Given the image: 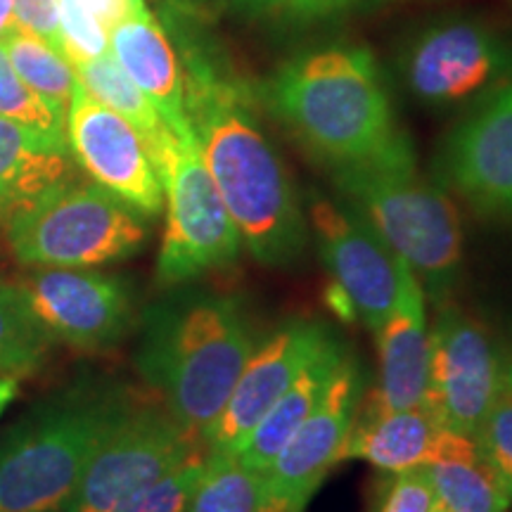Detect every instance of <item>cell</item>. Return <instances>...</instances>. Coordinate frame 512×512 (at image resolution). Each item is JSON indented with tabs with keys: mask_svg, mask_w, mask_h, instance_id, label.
Listing matches in <instances>:
<instances>
[{
	"mask_svg": "<svg viewBox=\"0 0 512 512\" xmlns=\"http://www.w3.org/2000/svg\"><path fill=\"white\" fill-rule=\"evenodd\" d=\"M185 110L200 155L259 264L283 268L306 249L309 223L297 188L266 138L249 83L228 60L183 38Z\"/></svg>",
	"mask_w": 512,
	"mask_h": 512,
	"instance_id": "cell-1",
	"label": "cell"
},
{
	"mask_svg": "<svg viewBox=\"0 0 512 512\" xmlns=\"http://www.w3.org/2000/svg\"><path fill=\"white\" fill-rule=\"evenodd\" d=\"M261 95L273 117L330 169L375 155L401 131L373 50L361 43L290 57Z\"/></svg>",
	"mask_w": 512,
	"mask_h": 512,
	"instance_id": "cell-2",
	"label": "cell"
},
{
	"mask_svg": "<svg viewBox=\"0 0 512 512\" xmlns=\"http://www.w3.org/2000/svg\"><path fill=\"white\" fill-rule=\"evenodd\" d=\"M254 351L235 299L192 294L147 313L138 370L195 439L214 425Z\"/></svg>",
	"mask_w": 512,
	"mask_h": 512,
	"instance_id": "cell-3",
	"label": "cell"
},
{
	"mask_svg": "<svg viewBox=\"0 0 512 512\" xmlns=\"http://www.w3.org/2000/svg\"><path fill=\"white\" fill-rule=\"evenodd\" d=\"M332 181L349 207L420 275L427 297L437 306L444 302L463 261V226L451 197L420 176L406 131L361 162L335 166Z\"/></svg>",
	"mask_w": 512,
	"mask_h": 512,
	"instance_id": "cell-4",
	"label": "cell"
},
{
	"mask_svg": "<svg viewBox=\"0 0 512 512\" xmlns=\"http://www.w3.org/2000/svg\"><path fill=\"white\" fill-rule=\"evenodd\" d=\"M126 408L74 392L19 422L0 444V512H62Z\"/></svg>",
	"mask_w": 512,
	"mask_h": 512,
	"instance_id": "cell-5",
	"label": "cell"
},
{
	"mask_svg": "<svg viewBox=\"0 0 512 512\" xmlns=\"http://www.w3.org/2000/svg\"><path fill=\"white\" fill-rule=\"evenodd\" d=\"M147 228L98 183H67L43 192L8 221L12 254L29 266L91 268L128 259L145 245Z\"/></svg>",
	"mask_w": 512,
	"mask_h": 512,
	"instance_id": "cell-6",
	"label": "cell"
},
{
	"mask_svg": "<svg viewBox=\"0 0 512 512\" xmlns=\"http://www.w3.org/2000/svg\"><path fill=\"white\" fill-rule=\"evenodd\" d=\"M152 162L166 202V230L157 259L159 283L181 285L233 264L242 247L240 230L204 166L195 136L171 133Z\"/></svg>",
	"mask_w": 512,
	"mask_h": 512,
	"instance_id": "cell-7",
	"label": "cell"
},
{
	"mask_svg": "<svg viewBox=\"0 0 512 512\" xmlns=\"http://www.w3.org/2000/svg\"><path fill=\"white\" fill-rule=\"evenodd\" d=\"M401 76L425 105L482 98L512 81V43L479 19H441L408 41Z\"/></svg>",
	"mask_w": 512,
	"mask_h": 512,
	"instance_id": "cell-8",
	"label": "cell"
},
{
	"mask_svg": "<svg viewBox=\"0 0 512 512\" xmlns=\"http://www.w3.org/2000/svg\"><path fill=\"white\" fill-rule=\"evenodd\" d=\"M200 451L197 439L157 408H126L107 432L62 512H117L128 498Z\"/></svg>",
	"mask_w": 512,
	"mask_h": 512,
	"instance_id": "cell-9",
	"label": "cell"
},
{
	"mask_svg": "<svg viewBox=\"0 0 512 512\" xmlns=\"http://www.w3.org/2000/svg\"><path fill=\"white\" fill-rule=\"evenodd\" d=\"M501 387V363L482 325L439 304L430 330V375L422 408L439 430L477 437Z\"/></svg>",
	"mask_w": 512,
	"mask_h": 512,
	"instance_id": "cell-10",
	"label": "cell"
},
{
	"mask_svg": "<svg viewBox=\"0 0 512 512\" xmlns=\"http://www.w3.org/2000/svg\"><path fill=\"white\" fill-rule=\"evenodd\" d=\"M363 375L347 356L332 377L328 392L292 439L280 448L273 463L259 472L261 512H304L306 505L337 463L354 430Z\"/></svg>",
	"mask_w": 512,
	"mask_h": 512,
	"instance_id": "cell-11",
	"label": "cell"
},
{
	"mask_svg": "<svg viewBox=\"0 0 512 512\" xmlns=\"http://www.w3.org/2000/svg\"><path fill=\"white\" fill-rule=\"evenodd\" d=\"M309 221L330 283L347 292L358 323L377 332L399 294L401 256L358 211L325 197H313Z\"/></svg>",
	"mask_w": 512,
	"mask_h": 512,
	"instance_id": "cell-12",
	"label": "cell"
},
{
	"mask_svg": "<svg viewBox=\"0 0 512 512\" xmlns=\"http://www.w3.org/2000/svg\"><path fill=\"white\" fill-rule=\"evenodd\" d=\"M67 143L81 169L140 216L164 209V188L136 126L76 83L67 110Z\"/></svg>",
	"mask_w": 512,
	"mask_h": 512,
	"instance_id": "cell-13",
	"label": "cell"
},
{
	"mask_svg": "<svg viewBox=\"0 0 512 512\" xmlns=\"http://www.w3.org/2000/svg\"><path fill=\"white\" fill-rule=\"evenodd\" d=\"M439 174L477 214L512 219V81L484 93L448 133Z\"/></svg>",
	"mask_w": 512,
	"mask_h": 512,
	"instance_id": "cell-14",
	"label": "cell"
},
{
	"mask_svg": "<svg viewBox=\"0 0 512 512\" xmlns=\"http://www.w3.org/2000/svg\"><path fill=\"white\" fill-rule=\"evenodd\" d=\"M50 339L98 351L117 344L131 325V299L112 275L41 266L17 285Z\"/></svg>",
	"mask_w": 512,
	"mask_h": 512,
	"instance_id": "cell-15",
	"label": "cell"
},
{
	"mask_svg": "<svg viewBox=\"0 0 512 512\" xmlns=\"http://www.w3.org/2000/svg\"><path fill=\"white\" fill-rule=\"evenodd\" d=\"M332 339L335 337L323 325L299 320L273 332L261 347H254L221 415L204 432L202 441L209 446V453L235 456L268 408Z\"/></svg>",
	"mask_w": 512,
	"mask_h": 512,
	"instance_id": "cell-16",
	"label": "cell"
},
{
	"mask_svg": "<svg viewBox=\"0 0 512 512\" xmlns=\"http://www.w3.org/2000/svg\"><path fill=\"white\" fill-rule=\"evenodd\" d=\"M375 335L380 351L375 406L384 411L420 408L430 375V328H427L425 290L418 275L403 259L394 309Z\"/></svg>",
	"mask_w": 512,
	"mask_h": 512,
	"instance_id": "cell-17",
	"label": "cell"
},
{
	"mask_svg": "<svg viewBox=\"0 0 512 512\" xmlns=\"http://www.w3.org/2000/svg\"><path fill=\"white\" fill-rule=\"evenodd\" d=\"M110 55L176 136H190L181 57L147 5H138L110 29Z\"/></svg>",
	"mask_w": 512,
	"mask_h": 512,
	"instance_id": "cell-18",
	"label": "cell"
},
{
	"mask_svg": "<svg viewBox=\"0 0 512 512\" xmlns=\"http://www.w3.org/2000/svg\"><path fill=\"white\" fill-rule=\"evenodd\" d=\"M422 470L437 503L448 512H508L512 503L501 475L477 439L467 434L439 430Z\"/></svg>",
	"mask_w": 512,
	"mask_h": 512,
	"instance_id": "cell-19",
	"label": "cell"
},
{
	"mask_svg": "<svg viewBox=\"0 0 512 512\" xmlns=\"http://www.w3.org/2000/svg\"><path fill=\"white\" fill-rule=\"evenodd\" d=\"M72 178L67 140L0 117V223Z\"/></svg>",
	"mask_w": 512,
	"mask_h": 512,
	"instance_id": "cell-20",
	"label": "cell"
},
{
	"mask_svg": "<svg viewBox=\"0 0 512 512\" xmlns=\"http://www.w3.org/2000/svg\"><path fill=\"white\" fill-rule=\"evenodd\" d=\"M347 349L332 339L320 354L297 375L285 394L268 408V413L259 420V425L249 432L245 444L235 458L240 460L247 470L264 472L273 458L278 456L280 448L292 439V434L304 425V420L316 411V406L328 392L332 377L347 358Z\"/></svg>",
	"mask_w": 512,
	"mask_h": 512,
	"instance_id": "cell-21",
	"label": "cell"
},
{
	"mask_svg": "<svg viewBox=\"0 0 512 512\" xmlns=\"http://www.w3.org/2000/svg\"><path fill=\"white\" fill-rule=\"evenodd\" d=\"M439 427L425 408L406 411H373L347 437L342 460H366L377 470L399 472L418 470L430 458Z\"/></svg>",
	"mask_w": 512,
	"mask_h": 512,
	"instance_id": "cell-22",
	"label": "cell"
},
{
	"mask_svg": "<svg viewBox=\"0 0 512 512\" xmlns=\"http://www.w3.org/2000/svg\"><path fill=\"white\" fill-rule=\"evenodd\" d=\"M72 67L83 91L136 126V131L145 140L150 157L174 133L159 117L155 105L145 98V93L140 91L136 83L128 79L124 69L119 67L110 53L93 57V60H81Z\"/></svg>",
	"mask_w": 512,
	"mask_h": 512,
	"instance_id": "cell-23",
	"label": "cell"
},
{
	"mask_svg": "<svg viewBox=\"0 0 512 512\" xmlns=\"http://www.w3.org/2000/svg\"><path fill=\"white\" fill-rule=\"evenodd\" d=\"M0 43H3L19 79L67 117L69 102H72L74 88L79 83L67 55L19 24H15Z\"/></svg>",
	"mask_w": 512,
	"mask_h": 512,
	"instance_id": "cell-24",
	"label": "cell"
},
{
	"mask_svg": "<svg viewBox=\"0 0 512 512\" xmlns=\"http://www.w3.org/2000/svg\"><path fill=\"white\" fill-rule=\"evenodd\" d=\"M50 342L22 290L0 283V375L10 380L31 375L46 361Z\"/></svg>",
	"mask_w": 512,
	"mask_h": 512,
	"instance_id": "cell-25",
	"label": "cell"
},
{
	"mask_svg": "<svg viewBox=\"0 0 512 512\" xmlns=\"http://www.w3.org/2000/svg\"><path fill=\"white\" fill-rule=\"evenodd\" d=\"M185 512H261L259 472L235 456L207 453V470Z\"/></svg>",
	"mask_w": 512,
	"mask_h": 512,
	"instance_id": "cell-26",
	"label": "cell"
},
{
	"mask_svg": "<svg viewBox=\"0 0 512 512\" xmlns=\"http://www.w3.org/2000/svg\"><path fill=\"white\" fill-rule=\"evenodd\" d=\"M0 117L67 140V117L19 79L3 43H0Z\"/></svg>",
	"mask_w": 512,
	"mask_h": 512,
	"instance_id": "cell-27",
	"label": "cell"
},
{
	"mask_svg": "<svg viewBox=\"0 0 512 512\" xmlns=\"http://www.w3.org/2000/svg\"><path fill=\"white\" fill-rule=\"evenodd\" d=\"M207 470V453L195 451L174 470L138 489L117 512H185Z\"/></svg>",
	"mask_w": 512,
	"mask_h": 512,
	"instance_id": "cell-28",
	"label": "cell"
},
{
	"mask_svg": "<svg viewBox=\"0 0 512 512\" xmlns=\"http://www.w3.org/2000/svg\"><path fill=\"white\" fill-rule=\"evenodd\" d=\"M228 3L252 19L311 24L373 8L382 0H228Z\"/></svg>",
	"mask_w": 512,
	"mask_h": 512,
	"instance_id": "cell-29",
	"label": "cell"
},
{
	"mask_svg": "<svg viewBox=\"0 0 512 512\" xmlns=\"http://www.w3.org/2000/svg\"><path fill=\"white\" fill-rule=\"evenodd\" d=\"M60 31L62 53L72 64L110 53V31L76 0H60Z\"/></svg>",
	"mask_w": 512,
	"mask_h": 512,
	"instance_id": "cell-30",
	"label": "cell"
},
{
	"mask_svg": "<svg viewBox=\"0 0 512 512\" xmlns=\"http://www.w3.org/2000/svg\"><path fill=\"white\" fill-rule=\"evenodd\" d=\"M477 444L512 496V387L503 382L494 406L477 432Z\"/></svg>",
	"mask_w": 512,
	"mask_h": 512,
	"instance_id": "cell-31",
	"label": "cell"
},
{
	"mask_svg": "<svg viewBox=\"0 0 512 512\" xmlns=\"http://www.w3.org/2000/svg\"><path fill=\"white\" fill-rule=\"evenodd\" d=\"M434 503L437 498H434L430 479L425 470L418 467V470L399 472L392 479L377 512H430Z\"/></svg>",
	"mask_w": 512,
	"mask_h": 512,
	"instance_id": "cell-32",
	"label": "cell"
},
{
	"mask_svg": "<svg viewBox=\"0 0 512 512\" xmlns=\"http://www.w3.org/2000/svg\"><path fill=\"white\" fill-rule=\"evenodd\" d=\"M15 24L62 50L60 0H12Z\"/></svg>",
	"mask_w": 512,
	"mask_h": 512,
	"instance_id": "cell-33",
	"label": "cell"
},
{
	"mask_svg": "<svg viewBox=\"0 0 512 512\" xmlns=\"http://www.w3.org/2000/svg\"><path fill=\"white\" fill-rule=\"evenodd\" d=\"M325 302H328V309L335 313L339 320H344V323H358V313L354 309V304H351L347 292L339 290L337 285H328V290H325Z\"/></svg>",
	"mask_w": 512,
	"mask_h": 512,
	"instance_id": "cell-34",
	"label": "cell"
},
{
	"mask_svg": "<svg viewBox=\"0 0 512 512\" xmlns=\"http://www.w3.org/2000/svg\"><path fill=\"white\" fill-rule=\"evenodd\" d=\"M15 27V10H12V0H0V41L8 31Z\"/></svg>",
	"mask_w": 512,
	"mask_h": 512,
	"instance_id": "cell-35",
	"label": "cell"
},
{
	"mask_svg": "<svg viewBox=\"0 0 512 512\" xmlns=\"http://www.w3.org/2000/svg\"><path fill=\"white\" fill-rule=\"evenodd\" d=\"M15 396H17V382L10 380V377L0 380V415L8 411V406L15 401Z\"/></svg>",
	"mask_w": 512,
	"mask_h": 512,
	"instance_id": "cell-36",
	"label": "cell"
},
{
	"mask_svg": "<svg viewBox=\"0 0 512 512\" xmlns=\"http://www.w3.org/2000/svg\"><path fill=\"white\" fill-rule=\"evenodd\" d=\"M181 3L188 5V8H211V5H216L219 0H181Z\"/></svg>",
	"mask_w": 512,
	"mask_h": 512,
	"instance_id": "cell-37",
	"label": "cell"
},
{
	"mask_svg": "<svg viewBox=\"0 0 512 512\" xmlns=\"http://www.w3.org/2000/svg\"><path fill=\"white\" fill-rule=\"evenodd\" d=\"M503 382H505V384H510V387H512V366L503 373Z\"/></svg>",
	"mask_w": 512,
	"mask_h": 512,
	"instance_id": "cell-38",
	"label": "cell"
},
{
	"mask_svg": "<svg viewBox=\"0 0 512 512\" xmlns=\"http://www.w3.org/2000/svg\"><path fill=\"white\" fill-rule=\"evenodd\" d=\"M430 512H448V510H446V508H441V505H439V503H434V508H432Z\"/></svg>",
	"mask_w": 512,
	"mask_h": 512,
	"instance_id": "cell-39",
	"label": "cell"
},
{
	"mask_svg": "<svg viewBox=\"0 0 512 512\" xmlns=\"http://www.w3.org/2000/svg\"><path fill=\"white\" fill-rule=\"evenodd\" d=\"M510 5H512V0H510Z\"/></svg>",
	"mask_w": 512,
	"mask_h": 512,
	"instance_id": "cell-40",
	"label": "cell"
}]
</instances>
